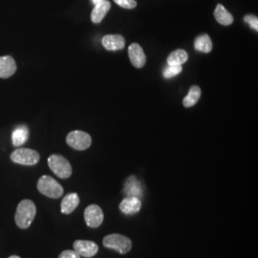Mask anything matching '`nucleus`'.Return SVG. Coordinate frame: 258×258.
I'll use <instances>...</instances> for the list:
<instances>
[{
  "instance_id": "f257e3e1",
  "label": "nucleus",
  "mask_w": 258,
  "mask_h": 258,
  "mask_svg": "<svg viewBox=\"0 0 258 258\" xmlns=\"http://www.w3.org/2000/svg\"><path fill=\"white\" fill-rule=\"evenodd\" d=\"M37 213L36 205L31 200H22L16 208L14 220L18 228L22 230L28 229L33 223Z\"/></svg>"
},
{
  "instance_id": "f03ea898",
  "label": "nucleus",
  "mask_w": 258,
  "mask_h": 258,
  "mask_svg": "<svg viewBox=\"0 0 258 258\" xmlns=\"http://www.w3.org/2000/svg\"><path fill=\"white\" fill-rule=\"evenodd\" d=\"M38 190L46 197L57 199L63 195V188L53 177L43 175L38 182Z\"/></svg>"
},
{
  "instance_id": "7ed1b4c3",
  "label": "nucleus",
  "mask_w": 258,
  "mask_h": 258,
  "mask_svg": "<svg viewBox=\"0 0 258 258\" xmlns=\"http://www.w3.org/2000/svg\"><path fill=\"white\" fill-rule=\"evenodd\" d=\"M103 243L105 248L114 250L122 255L127 254L132 248L131 240L128 237L118 233H113L105 236Z\"/></svg>"
},
{
  "instance_id": "20e7f679",
  "label": "nucleus",
  "mask_w": 258,
  "mask_h": 258,
  "mask_svg": "<svg viewBox=\"0 0 258 258\" xmlns=\"http://www.w3.org/2000/svg\"><path fill=\"white\" fill-rule=\"evenodd\" d=\"M48 164L54 174L61 179H67L72 175L71 164L68 160L61 155H51L48 158Z\"/></svg>"
},
{
  "instance_id": "39448f33",
  "label": "nucleus",
  "mask_w": 258,
  "mask_h": 258,
  "mask_svg": "<svg viewBox=\"0 0 258 258\" xmlns=\"http://www.w3.org/2000/svg\"><path fill=\"white\" fill-rule=\"evenodd\" d=\"M11 159L15 163L23 165H34L39 163L41 156L38 151L29 149H18L11 154Z\"/></svg>"
},
{
  "instance_id": "423d86ee",
  "label": "nucleus",
  "mask_w": 258,
  "mask_h": 258,
  "mask_svg": "<svg viewBox=\"0 0 258 258\" xmlns=\"http://www.w3.org/2000/svg\"><path fill=\"white\" fill-rule=\"evenodd\" d=\"M66 142H67L69 147H71L74 150H85L91 146L92 139L90 135L86 132L75 130V131L70 132L67 135Z\"/></svg>"
},
{
  "instance_id": "0eeeda50",
  "label": "nucleus",
  "mask_w": 258,
  "mask_h": 258,
  "mask_svg": "<svg viewBox=\"0 0 258 258\" xmlns=\"http://www.w3.org/2000/svg\"><path fill=\"white\" fill-rule=\"evenodd\" d=\"M103 211L98 205H90L84 210V220L89 228H98L103 222Z\"/></svg>"
},
{
  "instance_id": "6e6552de",
  "label": "nucleus",
  "mask_w": 258,
  "mask_h": 258,
  "mask_svg": "<svg viewBox=\"0 0 258 258\" xmlns=\"http://www.w3.org/2000/svg\"><path fill=\"white\" fill-rule=\"evenodd\" d=\"M74 251L83 258H93L99 251V246L95 242L88 240H77L74 242Z\"/></svg>"
},
{
  "instance_id": "1a4fd4ad",
  "label": "nucleus",
  "mask_w": 258,
  "mask_h": 258,
  "mask_svg": "<svg viewBox=\"0 0 258 258\" xmlns=\"http://www.w3.org/2000/svg\"><path fill=\"white\" fill-rule=\"evenodd\" d=\"M128 54L132 65L136 68H143L147 62V56L143 48L138 43H132L128 48Z\"/></svg>"
},
{
  "instance_id": "9d476101",
  "label": "nucleus",
  "mask_w": 258,
  "mask_h": 258,
  "mask_svg": "<svg viewBox=\"0 0 258 258\" xmlns=\"http://www.w3.org/2000/svg\"><path fill=\"white\" fill-rule=\"evenodd\" d=\"M142 208V201L137 197H126L120 204V209L125 215H133Z\"/></svg>"
},
{
  "instance_id": "9b49d317",
  "label": "nucleus",
  "mask_w": 258,
  "mask_h": 258,
  "mask_svg": "<svg viewBox=\"0 0 258 258\" xmlns=\"http://www.w3.org/2000/svg\"><path fill=\"white\" fill-rule=\"evenodd\" d=\"M123 192L127 197H137L141 198L144 195V190L142 188V185L140 181L137 180L135 176H130L124 184V190Z\"/></svg>"
},
{
  "instance_id": "f8f14e48",
  "label": "nucleus",
  "mask_w": 258,
  "mask_h": 258,
  "mask_svg": "<svg viewBox=\"0 0 258 258\" xmlns=\"http://www.w3.org/2000/svg\"><path fill=\"white\" fill-rule=\"evenodd\" d=\"M102 43L108 51H118L124 48L125 40L121 35H106L103 38Z\"/></svg>"
},
{
  "instance_id": "ddd939ff",
  "label": "nucleus",
  "mask_w": 258,
  "mask_h": 258,
  "mask_svg": "<svg viewBox=\"0 0 258 258\" xmlns=\"http://www.w3.org/2000/svg\"><path fill=\"white\" fill-rule=\"evenodd\" d=\"M16 71V64L14 58L10 55L0 56V78L8 79Z\"/></svg>"
},
{
  "instance_id": "4468645a",
  "label": "nucleus",
  "mask_w": 258,
  "mask_h": 258,
  "mask_svg": "<svg viewBox=\"0 0 258 258\" xmlns=\"http://www.w3.org/2000/svg\"><path fill=\"white\" fill-rule=\"evenodd\" d=\"M80 204V197L77 193H69L63 197L60 205L61 212L64 214L72 213Z\"/></svg>"
},
{
  "instance_id": "2eb2a0df",
  "label": "nucleus",
  "mask_w": 258,
  "mask_h": 258,
  "mask_svg": "<svg viewBox=\"0 0 258 258\" xmlns=\"http://www.w3.org/2000/svg\"><path fill=\"white\" fill-rule=\"evenodd\" d=\"M111 8V4L107 0H103L98 4H96L92 14H91V20L94 23H100L104 16L107 14Z\"/></svg>"
},
{
  "instance_id": "dca6fc26",
  "label": "nucleus",
  "mask_w": 258,
  "mask_h": 258,
  "mask_svg": "<svg viewBox=\"0 0 258 258\" xmlns=\"http://www.w3.org/2000/svg\"><path fill=\"white\" fill-rule=\"evenodd\" d=\"M214 17L218 23L224 26H229L233 22V16L222 4H218L216 6L214 10Z\"/></svg>"
},
{
  "instance_id": "f3484780",
  "label": "nucleus",
  "mask_w": 258,
  "mask_h": 258,
  "mask_svg": "<svg viewBox=\"0 0 258 258\" xmlns=\"http://www.w3.org/2000/svg\"><path fill=\"white\" fill-rule=\"evenodd\" d=\"M195 50L203 53H209L212 50V41L208 35H201L194 41Z\"/></svg>"
},
{
  "instance_id": "a211bd4d",
  "label": "nucleus",
  "mask_w": 258,
  "mask_h": 258,
  "mask_svg": "<svg viewBox=\"0 0 258 258\" xmlns=\"http://www.w3.org/2000/svg\"><path fill=\"white\" fill-rule=\"evenodd\" d=\"M28 138H29V129L27 126L25 125L18 126L17 128L14 129L12 135L13 145L14 147H20L26 143Z\"/></svg>"
},
{
  "instance_id": "6ab92c4d",
  "label": "nucleus",
  "mask_w": 258,
  "mask_h": 258,
  "mask_svg": "<svg viewBox=\"0 0 258 258\" xmlns=\"http://www.w3.org/2000/svg\"><path fill=\"white\" fill-rule=\"evenodd\" d=\"M189 58L188 53L183 49H178L173 51L167 57V64L169 65H182Z\"/></svg>"
},
{
  "instance_id": "aec40b11",
  "label": "nucleus",
  "mask_w": 258,
  "mask_h": 258,
  "mask_svg": "<svg viewBox=\"0 0 258 258\" xmlns=\"http://www.w3.org/2000/svg\"><path fill=\"white\" fill-rule=\"evenodd\" d=\"M201 89L199 86L194 85L190 89L189 94L185 97L183 101V104L185 107H191L197 103L201 97Z\"/></svg>"
},
{
  "instance_id": "412c9836",
  "label": "nucleus",
  "mask_w": 258,
  "mask_h": 258,
  "mask_svg": "<svg viewBox=\"0 0 258 258\" xmlns=\"http://www.w3.org/2000/svg\"><path fill=\"white\" fill-rule=\"evenodd\" d=\"M182 65H167L163 70V77L165 79H171L182 72Z\"/></svg>"
},
{
  "instance_id": "4be33fe9",
  "label": "nucleus",
  "mask_w": 258,
  "mask_h": 258,
  "mask_svg": "<svg viewBox=\"0 0 258 258\" xmlns=\"http://www.w3.org/2000/svg\"><path fill=\"white\" fill-rule=\"evenodd\" d=\"M114 2L124 9H134L137 6L135 0H114Z\"/></svg>"
},
{
  "instance_id": "5701e85b",
  "label": "nucleus",
  "mask_w": 258,
  "mask_h": 258,
  "mask_svg": "<svg viewBox=\"0 0 258 258\" xmlns=\"http://www.w3.org/2000/svg\"><path fill=\"white\" fill-rule=\"evenodd\" d=\"M245 22L249 23L250 26L253 28L254 30L258 31V18L256 15L253 14H248L244 17Z\"/></svg>"
},
{
  "instance_id": "b1692460",
  "label": "nucleus",
  "mask_w": 258,
  "mask_h": 258,
  "mask_svg": "<svg viewBox=\"0 0 258 258\" xmlns=\"http://www.w3.org/2000/svg\"><path fill=\"white\" fill-rule=\"evenodd\" d=\"M58 258H81V256L78 253H76L75 251L66 250V251H63L58 256Z\"/></svg>"
},
{
  "instance_id": "393cba45",
  "label": "nucleus",
  "mask_w": 258,
  "mask_h": 258,
  "mask_svg": "<svg viewBox=\"0 0 258 258\" xmlns=\"http://www.w3.org/2000/svg\"><path fill=\"white\" fill-rule=\"evenodd\" d=\"M102 1H103V0H92V2L94 3V5L98 4V3H100V2H102Z\"/></svg>"
},
{
  "instance_id": "a878e982",
  "label": "nucleus",
  "mask_w": 258,
  "mask_h": 258,
  "mask_svg": "<svg viewBox=\"0 0 258 258\" xmlns=\"http://www.w3.org/2000/svg\"><path fill=\"white\" fill-rule=\"evenodd\" d=\"M9 258H20L19 257H17V256H12V257H10Z\"/></svg>"
}]
</instances>
